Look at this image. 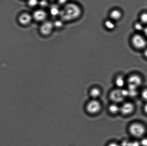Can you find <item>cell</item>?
<instances>
[{
	"label": "cell",
	"mask_w": 147,
	"mask_h": 146,
	"mask_svg": "<svg viewBox=\"0 0 147 146\" xmlns=\"http://www.w3.org/2000/svg\"><path fill=\"white\" fill-rule=\"evenodd\" d=\"M81 13V11L78 6L70 3L67 4L60 11L59 15L63 21H69L78 18Z\"/></svg>",
	"instance_id": "6da1fadb"
},
{
	"label": "cell",
	"mask_w": 147,
	"mask_h": 146,
	"mask_svg": "<svg viewBox=\"0 0 147 146\" xmlns=\"http://www.w3.org/2000/svg\"><path fill=\"white\" fill-rule=\"evenodd\" d=\"M129 96V91L127 90L119 88L112 91L110 93L109 97L112 101L115 103H117L123 101L125 98Z\"/></svg>",
	"instance_id": "7a4b0ae2"
},
{
	"label": "cell",
	"mask_w": 147,
	"mask_h": 146,
	"mask_svg": "<svg viewBox=\"0 0 147 146\" xmlns=\"http://www.w3.org/2000/svg\"><path fill=\"white\" fill-rule=\"evenodd\" d=\"M129 131L133 136L136 138H140L144 135L146 129L140 123H135L131 124L129 127Z\"/></svg>",
	"instance_id": "3957f363"
},
{
	"label": "cell",
	"mask_w": 147,
	"mask_h": 146,
	"mask_svg": "<svg viewBox=\"0 0 147 146\" xmlns=\"http://www.w3.org/2000/svg\"><path fill=\"white\" fill-rule=\"evenodd\" d=\"M101 109V105L100 102L94 99L89 101L86 106V110L89 113L95 114L99 112Z\"/></svg>",
	"instance_id": "277c9868"
},
{
	"label": "cell",
	"mask_w": 147,
	"mask_h": 146,
	"mask_svg": "<svg viewBox=\"0 0 147 146\" xmlns=\"http://www.w3.org/2000/svg\"><path fill=\"white\" fill-rule=\"evenodd\" d=\"M132 43L134 46L138 49L145 48L147 45L146 39L142 36L136 34L132 38Z\"/></svg>",
	"instance_id": "5b68a950"
},
{
	"label": "cell",
	"mask_w": 147,
	"mask_h": 146,
	"mask_svg": "<svg viewBox=\"0 0 147 146\" xmlns=\"http://www.w3.org/2000/svg\"><path fill=\"white\" fill-rule=\"evenodd\" d=\"M134 109V106L131 103H125L120 107V112L123 115H129L133 112Z\"/></svg>",
	"instance_id": "8992f818"
},
{
	"label": "cell",
	"mask_w": 147,
	"mask_h": 146,
	"mask_svg": "<svg viewBox=\"0 0 147 146\" xmlns=\"http://www.w3.org/2000/svg\"><path fill=\"white\" fill-rule=\"evenodd\" d=\"M54 26L52 23L49 21L44 22L40 27V31L44 35H48L51 32Z\"/></svg>",
	"instance_id": "52a82bcc"
},
{
	"label": "cell",
	"mask_w": 147,
	"mask_h": 146,
	"mask_svg": "<svg viewBox=\"0 0 147 146\" xmlns=\"http://www.w3.org/2000/svg\"><path fill=\"white\" fill-rule=\"evenodd\" d=\"M129 85L133 86L138 88L140 86L142 83V78L139 76L134 75L129 77L128 80Z\"/></svg>",
	"instance_id": "ba28073f"
},
{
	"label": "cell",
	"mask_w": 147,
	"mask_h": 146,
	"mask_svg": "<svg viewBox=\"0 0 147 146\" xmlns=\"http://www.w3.org/2000/svg\"><path fill=\"white\" fill-rule=\"evenodd\" d=\"M33 17L36 21H43L47 18V13L43 10H37L34 11L33 14Z\"/></svg>",
	"instance_id": "9c48e42d"
},
{
	"label": "cell",
	"mask_w": 147,
	"mask_h": 146,
	"mask_svg": "<svg viewBox=\"0 0 147 146\" xmlns=\"http://www.w3.org/2000/svg\"><path fill=\"white\" fill-rule=\"evenodd\" d=\"M32 18L31 16L28 13H24L21 14L19 18V21L22 25H27L31 22Z\"/></svg>",
	"instance_id": "30bf717a"
},
{
	"label": "cell",
	"mask_w": 147,
	"mask_h": 146,
	"mask_svg": "<svg viewBox=\"0 0 147 146\" xmlns=\"http://www.w3.org/2000/svg\"><path fill=\"white\" fill-rule=\"evenodd\" d=\"M100 90L98 88H93L90 90V95L92 98L94 99L98 98L100 96Z\"/></svg>",
	"instance_id": "8fae6325"
},
{
	"label": "cell",
	"mask_w": 147,
	"mask_h": 146,
	"mask_svg": "<svg viewBox=\"0 0 147 146\" xmlns=\"http://www.w3.org/2000/svg\"><path fill=\"white\" fill-rule=\"evenodd\" d=\"M109 110L111 113L115 114L120 111V107L116 104H112L109 106Z\"/></svg>",
	"instance_id": "7c38bea8"
},
{
	"label": "cell",
	"mask_w": 147,
	"mask_h": 146,
	"mask_svg": "<svg viewBox=\"0 0 147 146\" xmlns=\"http://www.w3.org/2000/svg\"><path fill=\"white\" fill-rule=\"evenodd\" d=\"M110 16L112 19L117 20L121 18V13L120 11L118 10H113L111 12Z\"/></svg>",
	"instance_id": "4fadbf2b"
},
{
	"label": "cell",
	"mask_w": 147,
	"mask_h": 146,
	"mask_svg": "<svg viewBox=\"0 0 147 146\" xmlns=\"http://www.w3.org/2000/svg\"><path fill=\"white\" fill-rule=\"evenodd\" d=\"M115 83L119 89L123 87L125 84V81L123 77L121 76L117 77L115 81Z\"/></svg>",
	"instance_id": "5bb4252c"
},
{
	"label": "cell",
	"mask_w": 147,
	"mask_h": 146,
	"mask_svg": "<svg viewBox=\"0 0 147 146\" xmlns=\"http://www.w3.org/2000/svg\"><path fill=\"white\" fill-rule=\"evenodd\" d=\"M60 10L59 9L57 5H53L50 9V13L53 15H59Z\"/></svg>",
	"instance_id": "9a60e30c"
},
{
	"label": "cell",
	"mask_w": 147,
	"mask_h": 146,
	"mask_svg": "<svg viewBox=\"0 0 147 146\" xmlns=\"http://www.w3.org/2000/svg\"><path fill=\"white\" fill-rule=\"evenodd\" d=\"M105 25L107 28L109 29H113L115 27L114 23L111 21H106L105 22Z\"/></svg>",
	"instance_id": "2e32d148"
},
{
	"label": "cell",
	"mask_w": 147,
	"mask_h": 146,
	"mask_svg": "<svg viewBox=\"0 0 147 146\" xmlns=\"http://www.w3.org/2000/svg\"><path fill=\"white\" fill-rule=\"evenodd\" d=\"M135 29L137 30L138 31H143L144 29L143 25H142V24L141 23H136L135 24Z\"/></svg>",
	"instance_id": "e0dca14e"
},
{
	"label": "cell",
	"mask_w": 147,
	"mask_h": 146,
	"mask_svg": "<svg viewBox=\"0 0 147 146\" xmlns=\"http://www.w3.org/2000/svg\"><path fill=\"white\" fill-rule=\"evenodd\" d=\"M141 21L144 23H147V13H144L142 14L140 17Z\"/></svg>",
	"instance_id": "ac0fdd59"
},
{
	"label": "cell",
	"mask_w": 147,
	"mask_h": 146,
	"mask_svg": "<svg viewBox=\"0 0 147 146\" xmlns=\"http://www.w3.org/2000/svg\"><path fill=\"white\" fill-rule=\"evenodd\" d=\"M28 3L30 6H35L38 3V0H28Z\"/></svg>",
	"instance_id": "d6986e66"
},
{
	"label": "cell",
	"mask_w": 147,
	"mask_h": 146,
	"mask_svg": "<svg viewBox=\"0 0 147 146\" xmlns=\"http://www.w3.org/2000/svg\"><path fill=\"white\" fill-rule=\"evenodd\" d=\"M142 98L145 101H147V89H145L142 91Z\"/></svg>",
	"instance_id": "ffe728a7"
},
{
	"label": "cell",
	"mask_w": 147,
	"mask_h": 146,
	"mask_svg": "<svg viewBox=\"0 0 147 146\" xmlns=\"http://www.w3.org/2000/svg\"><path fill=\"white\" fill-rule=\"evenodd\" d=\"M141 146H147V138H143L140 142Z\"/></svg>",
	"instance_id": "44dd1931"
},
{
	"label": "cell",
	"mask_w": 147,
	"mask_h": 146,
	"mask_svg": "<svg viewBox=\"0 0 147 146\" xmlns=\"http://www.w3.org/2000/svg\"><path fill=\"white\" fill-rule=\"evenodd\" d=\"M129 146H141L140 143L138 142L137 141L130 142Z\"/></svg>",
	"instance_id": "7402d4cb"
},
{
	"label": "cell",
	"mask_w": 147,
	"mask_h": 146,
	"mask_svg": "<svg viewBox=\"0 0 147 146\" xmlns=\"http://www.w3.org/2000/svg\"><path fill=\"white\" fill-rule=\"evenodd\" d=\"M40 5L42 7H45L47 6V2L45 0H42L40 2Z\"/></svg>",
	"instance_id": "603a6c76"
},
{
	"label": "cell",
	"mask_w": 147,
	"mask_h": 146,
	"mask_svg": "<svg viewBox=\"0 0 147 146\" xmlns=\"http://www.w3.org/2000/svg\"><path fill=\"white\" fill-rule=\"evenodd\" d=\"M62 23L60 21H57L55 23V25L57 27H60L62 25Z\"/></svg>",
	"instance_id": "cb8c5ba5"
},
{
	"label": "cell",
	"mask_w": 147,
	"mask_h": 146,
	"mask_svg": "<svg viewBox=\"0 0 147 146\" xmlns=\"http://www.w3.org/2000/svg\"><path fill=\"white\" fill-rule=\"evenodd\" d=\"M129 143L130 142L127 141H124L122 143V146H129Z\"/></svg>",
	"instance_id": "d4e9b609"
},
{
	"label": "cell",
	"mask_w": 147,
	"mask_h": 146,
	"mask_svg": "<svg viewBox=\"0 0 147 146\" xmlns=\"http://www.w3.org/2000/svg\"><path fill=\"white\" fill-rule=\"evenodd\" d=\"M107 146H120V145H119V144L116 143H111L109 144Z\"/></svg>",
	"instance_id": "484cf974"
},
{
	"label": "cell",
	"mask_w": 147,
	"mask_h": 146,
	"mask_svg": "<svg viewBox=\"0 0 147 146\" xmlns=\"http://www.w3.org/2000/svg\"><path fill=\"white\" fill-rule=\"evenodd\" d=\"M144 33L145 35L147 37V27H146L144 28V29L143 30Z\"/></svg>",
	"instance_id": "4316f807"
},
{
	"label": "cell",
	"mask_w": 147,
	"mask_h": 146,
	"mask_svg": "<svg viewBox=\"0 0 147 146\" xmlns=\"http://www.w3.org/2000/svg\"><path fill=\"white\" fill-rule=\"evenodd\" d=\"M144 111L145 113L147 114V104H145L144 107Z\"/></svg>",
	"instance_id": "83f0119b"
},
{
	"label": "cell",
	"mask_w": 147,
	"mask_h": 146,
	"mask_svg": "<svg viewBox=\"0 0 147 146\" xmlns=\"http://www.w3.org/2000/svg\"><path fill=\"white\" fill-rule=\"evenodd\" d=\"M144 54L145 56L147 58V49L145 50L144 53Z\"/></svg>",
	"instance_id": "f1b7e54d"
},
{
	"label": "cell",
	"mask_w": 147,
	"mask_h": 146,
	"mask_svg": "<svg viewBox=\"0 0 147 146\" xmlns=\"http://www.w3.org/2000/svg\"><path fill=\"white\" fill-rule=\"evenodd\" d=\"M65 1L66 0H59V2L60 3H64Z\"/></svg>",
	"instance_id": "f546056e"
}]
</instances>
